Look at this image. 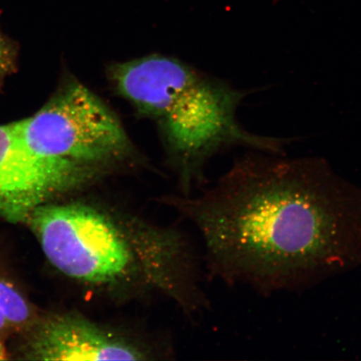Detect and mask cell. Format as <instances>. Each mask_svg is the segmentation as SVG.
Instances as JSON below:
<instances>
[{"mask_svg":"<svg viewBox=\"0 0 361 361\" xmlns=\"http://www.w3.org/2000/svg\"><path fill=\"white\" fill-rule=\"evenodd\" d=\"M278 156L245 155L202 195L161 198L195 226L213 276L262 295L361 264V188L322 158Z\"/></svg>","mask_w":361,"mask_h":361,"instance_id":"6da1fadb","label":"cell"},{"mask_svg":"<svg viewBox=\"0 0 361 361\" xmlns=\"http://www.w3.org/2000/svg\"><path fill=\"white\" fill-rule=\"evenodd\" d=\"M27 222L53 267L93 295L161 297L189 316L207 305L197 256L176 228L90 198L45 203Z\"/></svg>","mask_w":361,"mask_h":361,"instance_id":"7a4b0ae2","label":"cell"},{"mask_svg":"<svg viewBox=\"0 0 361 361\" xmlns=\"http://www.w3.org/2000/svg\"><path fill=\"white\" fill-rule=\"evenodd\" d=\"M108 78L140 115L154 121L177 171L183 195H190L206 161L233 146L282 154L287 140L247 132L236 112L246 92L209 78L174 58L151 55L117 62Z\"/></svg>","mask_w":361,"mask_h":361,"instance_id":"3957f363","label":"cell"},{"mask_svg":"<svg viewBox=\"0 0 361 361\" xmlns=\"http://www.w3.org/2000/svg\"><path fill=\"white\" fill-rule=\"evenodd\" d=\"M36 153L72 162L106 178L139 161L118 117L78 80H71L32 116L20 121Z\"/></svg>","mask_w":361,"mask_h":361,"instance_id":"277c9868","label":"cell"},{"mask_svg":"<svg viewBox=\"0 0 361 361\" xmlns=\"http://www.w3.org/2000/svg\"><path fill=\"white\" fill-rule=\"evenodd\" d=\"M102 176L72 162L38 154L20 121L0 125V218L27 222L39 206L100 182Z\"/></svg>","mask_w":361,"mask_h":361,"instance_id":"5b68a950","label":"cell"},{"mask_svg":"<svg viewBox=\"0 0 361 361\" xmlns=\"http://www.w3.org/2000/svg\"><path fill=\"white\" fill-rule=\"evenodd\" d=\"M26 358L36 360H128L154 359L147 343L84 314L47 316L34 329Z\"/></svg>","mask_w":361,"mask_h":361,"instance_id":"8992f818","label":"cell"},{"mask_svg":"<svg viewBox=\"0 0 361 361\" xmlns=\"http://www.w3.org/2000/svg\"><path fill=\"white\" fill-rule=\"evenodd\" d=\"M0 309L11 327L25 326L31 318L30 307L20 293L0 276Z\"/></svg>","mask_w":361,"mask_h":361,"instance_id":"52a82bcc","label":"cell"},{"mask_svg":"<svg viewBox=\"0 0 361 361\" xmlns=\"http://www.w3.org/2000/svg\"><path fill=\"white\" fill-rule=\"evenodd\" d=\"M16 62L13 45L0 33V87L7 75L11 74Z\"/></svg>","mask_w":361,"mask_h":361,"instance_id":"ba28073f","label":"cell"},{"mask_svg":"<svg viewBox=\"0 0 361 361\" xmlns=\"http://www.w3.org/2000/svg\"><path fill=\"white\" fill-rule=\"evenodd\" d=\"M6 316L4 315L1 309H0V332L6 331V329L11 328Z\"/></svg>","mask_w":361,"mask_h":361,"instance_id":"9c48e42d","label":"cell"},{"mask_svg":"<svg viewBox=\"0 0 361 361\" xmlns=\"http://www.w3.org/2000/svg\"><path fill=\"white\" fill-rule=\"evenodd\" d=\"M7 359V353L6 348L3 345L2 343L0 342V360H4Z\"/></svg>","mask_w":361,"mask_h":361,"instance_id":"30bf717a","label":"cell"}]
</instances>
